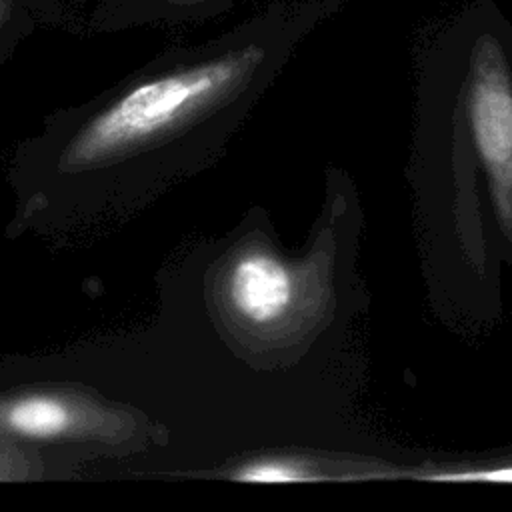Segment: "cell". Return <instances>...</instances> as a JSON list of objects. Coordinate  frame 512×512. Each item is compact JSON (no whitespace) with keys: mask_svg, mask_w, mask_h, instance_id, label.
I'll list each match as a JSON object with an SVG mask.
<instances>
[{"mask_svg":"<svg viewBox=\"0 0 512 512\" xmlns=\"http://www.w3.org/2000/svg\"><path fill=\"white\" fill-rule=\"evenodd\" d=\"M174 2H180V4H184V2H196V0H174Z\"/></svg>","mask_w":512,"mask_h":512,"instance_id":"52a82bcc","label":"cell"},{"mask_svg":"<svg viewBox=\"0 0 512 512\" xmlns=\"http://www.w3.org/2000/svg\"><path fill=\"white\" fill-rule=\"evenodd\" d=\"M232 478L238 482L254 484H288V482H308L316 474L298 460L290 458H262L238 466L232 472Z\"/></svg>","mask_w":512,"mask_h":512,"instance_id":"5b68a950","label":"cell"},{"mask_svg":"<svg viewBox=\"0 0 512 512\" xmlns=\"http://www.w3.org/2000/svg\"><path fill=\"white\" fill-rule=\"evenodd\" d=\"M2 16H4V10H2V4H0V22H2Z\"/></svg>","mask_w":512,"mask_h":512,"instance_id":"ba28073f","label":"cell"},{"mask_svg":"<svg viewBox=\"0 0 512 512\" xmlns=\"http://www.w3.org/2000/svg\"><path fill=\"white\" fill-rule=\"evenodd\" d=\"M432 480L442 482H506L512 484V464L480 468V470H462V472H438L432 474Z\"/></svg>","mask_w":512,"mask_h":512,"instance_id":"8992f818","label":"cell"},{"mask_svg":"<svg viewBox=\"0 0 512 512\" xmlns=\"http://www.w3.org/2000/svg\"><path fill=\"white\" fill-rule=\"evenodd\" d=\"M262 58V48L252 44L136 84L70 138L60 168L90 170L174 132L244 86Z\"/></svg>","mask_w":512,"mask_h":512,"instance_id":"6da1fadb","label":"cell"},{"mask_svg":"<svg viewBox=\"0 0 512 512\" xmlns=\"http://www.w3.org/2000/svg\"><path fill=\"white\" fill-rule=\"evenodd\" d=\"M136 434V418L80 390H28L0 396V438L120 444Z\"/></svg>","mask_w":512,"mask_h":512,"instance_id":"3957f363","label":"cell"},{"mask_svg":"<svg viewBox=\"0 0 512 512\" xmlns=\"http://www.w3.org/2000/svg\"><path fill=\"white\" fill-rule=\"evenodd\" d=\"M466 118L500 228L512 238V76L502 46L482 36L470 58Z\"/></svg>","mask_w":512,"mask_h":512,"instance_id":"7a4b0ae2","label":"cell"},{"mask_svg":"<svg viewBox=\"0 0 512 512\" xmlns=\"http://www.w3.org/2000/svg\"><path fill=\"white\" fill-rule=\"evenodd\" d=\"M224 296L240 320L252 326H274L296 304L298 280L278 256L248 250L230 264Z\"/></svg>","mask_w":512,"mask_h":512,"instance_id":"277c9868","label":"cell"}]
</instances>
